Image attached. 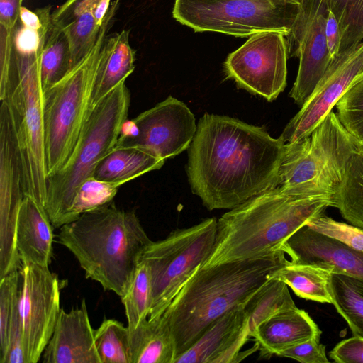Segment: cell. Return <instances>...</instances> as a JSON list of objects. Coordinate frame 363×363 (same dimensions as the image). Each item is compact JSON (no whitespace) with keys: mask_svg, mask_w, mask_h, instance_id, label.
<instances>
[{"mask_svg":"<svg viewBox=\"0 0 363 363\" xmlns=\"http://www.w3.org/2000/svg\"><path fill=\"white\" fill-rule=\"evenodd\" d=\"M335 107L339 119L347 130L363 123V78L346 91Z\"/></svg>","mask_w":363,"mask_h":363,"instance_id":"37","label":"cell"},{"mask_svg":"<svg viewBox=\"0 0 363 363\" xmlns=\"http://www.w3.org/2000/svg\"><path fill=\"white\" fill-rule=\"evenodd\" d=\"M360 149L359 140L332 111L309 135L284 144L278 186L293 193L334 198L350 157Z\"/></svg>","mask_w":363,"mask_h":363,"instance_id":"8","label":"cell"},{"mask_svg":"<svg viewBox=\"0 0 363 363\" xmlns=\"http://www.w3.org/2000/svg\"><path fill=\"white\" fill-rule=\"evenodd\" d=\"M334 202L344 219L363 230V149L350 157Z\"/></svg>","mask_w":363,"mask_h":363,"instance_id":"28","label":"cell"},{"mask_svg":"<svg viewBox=\"0 0 363 363\" xmlns=\"http://www.w3.org/2000/svg\"><path fill=\"white\" fill-rule=\"evenodd\" d=\"M250 337L244 305L238 306L210 324L174 363L238 362L240 350Z\"/></svg>","mask_w":363,"mask_h":363,"instance_id":"17","label":"cell"},{"mask_svg":"<svg viewBox=\"0 0 363 363\" xmlns=\"http://www.w3.org/2000/svg\"><path fill=\"white\" fill-rule=\"evenodd\" d=\"M130 340L133 363H174V339L164 313L130 332Z\"/></svg>","mask_w":363,"mask_h":363,"instance_id":"24","label":"cell"},{"mask_svg":"<svg viewBox=\"0 0 363 363\" xmlns=\"http://www.w3.org/2000/svg\"><path fill=\"white\" fill-rule=\"evenodd\" d=\"M359 140L361 145V149H363V123L355 125L347 130Z\"/></svg>","mask_w":363,"mask_h":363,"instance_id":"44","label":"cell"},{"mask_svg":"<svg viewBox=\"0 0 363 363\" xmlns=\"http://www.w3.org/2000/svg\"><path fill=\"white\" fill-rule=\"evenodd\" d=\"M94 340L101 363H133L130 332L123 323L104 318Z\"/></svg>","mask_w":363,"mask_h":363,"instance_id":"32","label":"cell"},{"mask_svg":"<svg viewBox=\"0 0 363 363\" xmlns=\"http://www.w3.org/2000/svg\"><path fill=\"white\" fill-rule=\"evenodd\" d=\"M13 30L0 26V99L4 97L15 74Z\"/></svg>","mask_w":363,"mask_h":363,"instance_id":"38","label":"cell"},{"mask_svg":"<svg viewBox=\"0 0 363 363\" xmlns=\"http://www.w3.org/2000/svg\"><path fill=\"white\" fill-rule=\"evenodd\" d=\"M337 363H363V337L354 335L337 343L330 352Z\"/></svg>","mask_w":363,"mask_h":363,"instance_id":"40","label":"cell"},{"mask_svg":"<svg viewBox=\"0 0 363 363\" xmlns=\"http://www.w3.org/2000/svg\"><path fill=\"white\" fill-rule=\"evenodd\" d=\"M329 10L326 0H309L300 6L294 30L286 38L289 56L299 58L297 76L289 96L301 106L333 61L325 36Z\"/></svg>","mask_w":363,"mask_h":363,"instance_id":"14","label":"cell"},{"mask_svg":"<svg viewBox=\"0 0 363 363\" xmlns=\"http://www.w3.org/2000/svg\"><path fill=\"white\" fill-rule=\"evenodd\" d=\"M130 332L149 317L151 306V279L147 264L139 261L134 275L121 297Z\"/></svg>","mask_w":363,"mask_h":363,"instance_id":"31","label":"cell"},{"mask_svg":"<svg viewBox=\"0 0 363 363\" xmlns=\"http://www.w3.org/2000/svg\"><path fill=\"white\" fill-rule=\"evenodd\" d=\"M289 57L284 33H257L228 55L224 71L239 87L272 101L286 86Z\"/></svg>","mask_w":363,"mask_h":363,"instance_id":"11","label":"cell"},{"mask_svg":"<svg viewBox=\"0 0 363 363\" xmlns=\"http://www.w3.org/2000/svg\"><path fill=\"white\" fill-rule=\"evenodd\" d=\"M20 278L17 269L0 279V363L6 354L9 324L19 303Z\"/></svg>","mask_w":363,"mask_h":363,"instance_id":"35","label":"cell"},{"mask_svg":"<svg viewBox=\"0 0 363 363\" xmlns=\"http://www.w3.org/2000/svg\"><path fill=\"white\" fill-rule=\"evenodd\" d=\"M19 310L26 363H36L50 340L60 311L57 275L33 264H21Z\"/></svg>","mask_w":363,"mask_h":363,"instance_id":"12","label":"cell"},{"mask_svg":"<svg viewBox=\"0 0 363 363\" xmlns=\"http://www.w3.org/2000/svg\"><path fill=\"white\" fill-rule=\"evenodd\" d=\"M320 337H312L281 352L278 356L295 359L301 363H328L325 347Z\"/></svg>","mask_w":363,"mask_h":363,"instance_id":"39","label":"cell"},{"mask_svg":"<svg viewBox=\"0 0 363 363\" xmlns=\"http://www.w3.org/2000/svg\"><path fill=\"white\" fill-rule=\"evenodd\" d=\"M129 30L105 38L91 96V108L96 106L135 69V50L129 43Z\"/></svg>","mask_w":363,"mask_h":363,"instance_id":"22","label":"cell"},{"mask_svg":"<svg viewBox=\"0 0 363 363\" xmlns=\"http://www.w3.org/2000/svg\"><path fill=\"white\" fill-rule=\"evenodd\" d=\"M43 48L35 45L13 48L14 77L0 100L6 103L12 119L25 196L44 208L47 174L40 82Z\"/></svg>","mask_w":363,"mask_h":363,"instance_id":"7","label":"cell"},{"mask_svg":"<svg viewBox=\"0 0 363 363\" xmlns=\"http://www.w3.org/2000/svg\"><path fill=\"white\" fill-rule=\"evenodd\" d=\"M130 104V93L123 81L92 108L72 156L47 177L44 208L54 228L70 223L80 186L93 177L101 160L115 148Z\"/></svg>","mask_w":363,"mask_h":363,"instance_id":"6","label":"cell"},{"mask_svg":"<svg viewBox=\"0 0 363 363\" xmlns=\"http://www.w3.org/2000/svg\"><path fill=\"white\" fill-rule=\"evenodd\" d=\"M58 242L106 291L121 297L130 284L143 250L152 242L135 211L111 201L62 225Z\"/></svg>","mask_w":363,"mask_h":363,"instance_id":"4","label":"cell"},{"mask_svg":"<svg viewBox=\"0 0 363 363\" xmlns=\"http://www.w3.org/2000/svg\"><path fill=\"white\" fill-rule=\"evenodd\" d=\"M325 36L330 55L333 60L340 52L341 35L337 18L330 10L325 20Z\"/></svg>","mask_w":363,"mask_h":363,"instance_id":"41","label":"cell"},{"mask_svg":"<svg viewBox=\"0 0 363 363\" xmlns=\"http://www.w3.org/2000/svg\"><path fill=\"white\" fill-rule=\"evenodd\" d=\"M145 150L136 147H115L96 166L93 177L121 186L164 164Z\"/></svg>","mask_w":363,"mask_h":363,"instance_id":"25","label":"cell"},{"mask_svg":"<svg viewBox=\"0 0 363 363\" xmlns=\"http://www.w3.org/2000/svg\"><path fill=\"white\" fill-rule=\"evenodd\" d=\"M338 22L340 52L356 46L363 40V0H326ZM339 52V53H340Z\"/></svg>","mask_w":363,"mask_h":363,"instance_id":"33","label":"cell"},{"mask_svg":"<svg viewBox=\"0 0 363 363\" xmlns=\"http://www.w3.org/2000/svg\"><path fill=\"white\" fill-rule=\"evenodd\" d=\"M321 331L307 312L296 306L281 311L260 324L252 335L263 358L277 355Z\"/></svg>","mask_w":363,"mask_h":363,"instance_id":"20","label":"cell"},{"mask_svg":"<svg viewBox=\"0 0 363 363\" xmlns=\"http://www.w3.org/2000/svg\"><path fill=\"white\" fill-rule=\"evenodd\" d=\"M332 270L311 264H296L289 261L269 275V279L280 280L298 297L322 303H332L329 280Z\"/></svg>","mask_w":363,"mask_h":363,"instance_id":"26","label":"cell"},{"mask_svg":"<svg viewBox=\"0 0 363 363\" xmlns=\"http://www.w3.org/2000/svg\"><path fill=\"white\" fill-rule=\"evenodd\" d=\"M133 120L138 135L115 147H140L164 160L189 148L197 130L194 115L184 103L172 96Z\"/></svg>","mask_w":363,"mask_h":363,"instance_id":"15","label":"cell"},{"mask_svg":"<svg viewBox=\"0 0 363 363\" xmlns=\"http://www.w3.org/2000/svg\"><path fill=\"white\" fill-rule=\"evenodd\" d=\"M329 291L332 304L347 322L353 335L363 337V280L332 272Z\"/></svg>","mask_w":363,"mask_h":363,"instance_id":"27","label":"cell"},{"mask_svg":"<svg viewBox=\"0 0 363 363\" xmlns=\"http://www.w3.org/2000/svg\"><path fill=\"white\" fill-rule=\"evenodd\" d=\"M335 207L334 198L266 190L230 209L217 220L213 252L203 268L267 256L313 219Z\"/></svg>","mask_w":363,"mask_h":363,"instance_id":"2","label":"cell"},{"mask_svg":"<svg viewBox=\"0 0 363 363\" xmlns=\"http://www.w3.org/2000/svg\"><path fill=\"white\" fill-rule=\"evenodd\" d=\"M299 11L292 0H175L172 16L195 32L245 38L278 31L288 38Z\"/></svg>","mask_w":363,"mask_h":363,"instance_id":"10","label":"cell"},{"mask_svg":"<svg viewBox=\"0 0 363 363\" xmlns=\"http://www.w3.org/2000/svg\"><path fill=\"white\" fill-rule=\"evenodd\" d=\"M296 306L286 284L269 279L244 305L250 337L263 322Z\"/></svg>","mask_w":363,"mask_h":363,"instance_id":"29","label":"cell"},{"mask_svg":"<svg viewBox=\"0 0 363 363\" xmlns=\"http://www.w3.org/2000/svg\"><path fill=\"white\" fill-rule=\"evenodd\" d=\"M25 196L19 155L6 103L0 106V252H16V235L21 203Z\"/></svg>","mask_w":363,"mask_h":363,"instance_id":"16","label":"cell"},{"mask_svg":"<svg viewBox=\"0 0 363 363\" xmlns=\"http://www.w3.org/2000/svg\"><path fill=\"white\" fill-rule=\"evenodd\" d=\"M53 229L45 208L25 196L19 208L16 235L21 264L48 267L52 257Z\"/></svg>","mask_w":363,"mask_h":363,"instance_id":"21","label":"cell"},{"mask_svg":"<svg viewBox=\"0 0 363 363\" xmlns=\"http://www.w3.org/2000/svg\"><path fill=\"white\" fill-rule=\"evenodd\" d=\"M217 219L172 230L164 239L152 241L141 252L151 279L149 319L161 315L188 280L211 256L216 238Z\"/></svg>","mask_w":363,"mask_h":363,"instance_id":"9","label":"cell"},{"mask_svg":"<svg viewBox=\"0 0 363 363\" xmlns=\"http://www.w3.org/2000/svg\"><path fill=\"white\" fill-rule=\"evenodd\" d=\"M110 5L97 41L90 52L57 82L43 92L45 162L47 177L71 158L92 111L91 96L101 47L119 7Z\"/></svg>","mask_w":363,"mask_h":363,"instance_id":"5","label":"cell"},{"mask_svg":"<svg viewBox=\"0 0 363 363\" xmlns=\"http://www.w3.org/2000/svg\"><path fill=\"white\" fill-rule=\"evenodd\" d=\"M281 250L293 263L315 264L363 280V251L347 247L307 225L294 233Z\"/></svg>","mask_w":363,"mask_h":363,"instance_id":"18","label":"cell"},{"mask_svg":"<svg viewBox=\"0 0 363 363\" xmlns=\"http://www.w3.org/2000/svg\"><path fill=\"white\" fill-rule=\"evenodd\" d=\"M121 185L117 183L87 179L80 186L70 215V223L82 214L103 206L111 201Z\"/></svg>","mask_w":363,"mask_h":363,"instance_id":"34","label":"cell"},{"mask_svg":"<svg viewBox=\"0 0 363 363\" xmlns=\"http://www.w3.org/2000/svg\"><path fill=\"white\" fill-rule=\"evenodd\" d=\"M289 261L279 250L261 257L199 267L164 312L177 357L190 348L214 320L245 305L269 275Z\"/></svg>","mask_w":363,"mask_h":363,"instance_id":"3","label":"cell"},{"mask_svg":"<svg viewBox=\"0 0 363 363\" xmlns=\"http://www.w3.org/2000/svg\"><path fill=\"white\" fill-rule=\"evenodd\" d=\"M284 144L262 128L204 113L188 153L192 193L213 211L233 208L278 186Z\"/></svg>","mask_w":363,"mask_h":363,"instance_id":"1","label":"cell"},{"mask_svg":"<svg viewBox=\"0 0 363 363\" xmlns=\"http://www.w3.org/2000/svg\"><path fill=\"white\" fill-rule=\"evenodd\" d=\"M138 127L133 118H126L121 125L116 145L135 138L138 135Z\"/></svg>","mask_w":363,"mask_h":363,"instance_id":"43","label":"cell"},{"mask_svg":"<svg viewBox=\"0 0 363 363\" xmlns=\"http://www.w3.org/2000/svg\"><path fill=\"white\" fill-rule=\"evenodd\" d=\"M307 225L347 247L363 251V230L350 223L337 221L323 214L313 219Z\"/></svg>","mask_w":363,"mask_h":363,"instance_id":"36","label":"cell"},{"mask_svg":"<svg viewBox=\"0 0 363 363\" xmlns=\"http://www.w3.org/2000/svg\"><path fill=\"white\" fill-rule=\"evenodd\" d=\"M72 68L68 38L57 24L50 21L40 60V82L44 92Z\"/></svg>","mask_w":363,"mask_h":363,"instance_id":"30","label":"cell"},{"mask_svg":"<svg viewBox=\"0 0 363 363\" xmlns=\"http://www.w3.org/2000/svg\"><path fill=\"white\" fill-rule=\"evenodd\" d=\"M96 0H67L51 13V21L65 33L69 43L72 67L95 45L101 26L94 16Z\"/></svg>","mask_w":363,"mask_h":363,"instance_id":"23","label":"cell"},{"mask_svg":"<svg viewBox=\"0 0 363 363\" xmlns=\"http://www.w3.org/2000/svg\"><path fill=\"white\" fill-rule=\"evenodd\" d=\"M363 78V41L333 60L313 91L289 121L279 138L294 143L307 136L333 111L346 91Z\"/></svg>","mask_w":363,"mask_h":363,"instance_id":"13","label":"cell"},{"mask_svg":"<svg viewBox=\"0 0 363 363\" xmlns=\"http://www.w3.org/2000/svg\"><path fill=\"white\" fill-rule=\"evenodd\" d=\"M23 0H0V26L15 28L19 20Z\"/></svg>","mask_w":363,"mask_h":363,"instance_id":"42","label":"cell"},{"mask_svg":"<svg viewBox=\"0 0 363 363\" xmlns=\"http://www.w3.org/2000/svg\"><path fill=\"white\" fill-rule=\"evenodd\" d=\"M294 2L297 3L300 6H303L306 4L309 0H292Z\"/></svg>","mask_w":363,"mask_h":363,"instance_id":"45","label":"cell"},{"mask_svg":"<svg viewBox=\"0 0 363 363\" xmlns=\"http://www.w3.org/2000/svg\"><path fill=\"white\" fill-rule=\"evenodd\" d=\"M85 299L66 312L60 309L52 335L43 354V363H101Z\"/></svg>","mask_w":363,"mask_h":363,"instance_id":"19","label":"cell"}]
</instances>
